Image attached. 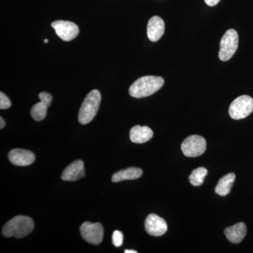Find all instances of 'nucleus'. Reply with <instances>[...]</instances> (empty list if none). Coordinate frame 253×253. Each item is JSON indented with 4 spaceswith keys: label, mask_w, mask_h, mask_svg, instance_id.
<instances>
[{
    "label": "nucleus",
    "mask_w": 253,
    "mask_h": 253,
    "mask_svg": "<svg viewBox=\"0 0 253 253\" xmlns=\"http://www.w3.org/2000/svg\"><path fill=\"white\" fill-rule=\"evenodd\" d=\"M164 84V79L159 76H144L136 80L130 86L129 93L136 99L147 97L159 90Z\"/></svg>",
    "instance_id": "nucleus-1"
},
{
    "label": "nucleus",
    "mask_w": 253,
    "mask_h": 253,
    "mask_svg": "<svg viewBox=\"0 0 253 253\" xmlns=\"http://www.w3.org/2000/svg\"><path fill=\"white\" fill-rule=\"evenodd\" d=\"M33 229L34 222L31 218L18 215L5 224L2 229V234L5 237L14 236L16 239H21L31 234Z\"/></svg>",
    "instance_id": "nucleus-2"
},
{
    "label": "nucleus",
    "mask_w": 253,
    "mask_h": 253,
    "mask_svg": "<svg viewBox=\"0 0 253 253\" xmlns=\"http://www.w3.org/2000/svg\"><path fill=\"white\" fill-rule=\"evenodd\" d=\"M101 95L99 91L94 89L86 96L78 114V121L82 125L88 124L94 119L99 111Z\"/></svg>",
    "instance_id": "nucleus-3"
},
{
    "label": "nucleus",
    "mask_w": 253,
    "mask_h": 253,
    "mask_svg": "<svg viewBox=\"0 0 253 253\" xmlns=\"http://www.w3.org/2000/svg\"><path fill=\"white\" fill-rule=\"evenodd\" d=\"M239 46V35L234 29H229L223 36L220 41L219 58L221 61H226L231 59Z\"/></svg>",
    "instance_id": "nucleus-4"
},
{
    "label": "nucleus",
    "mask_w": 253,
    "mask_h": 253,
    "mask_svg": "<svg viewBox=\"0 0 253 253\" xmlns=\"http://www.w3.org/2000/svg\"><path fill=\"white\" fill-rule=\"evenodd\" d=\"M253 111V99L248 95L236 98L229 106V113L231 118L241 120L248 117Z\"/></svg>",
    "instance_id": "nucleus-5"
},
{
    "label": "nucleus",
    "mask_w": 253,
    "mask_h": 253,
    "mask_svg": "<svg viewBox=\"0 0 253 253\" xmlns=\"http://www.w3.org/2000/svg\"><path fill=\"white\" fill-rule=\"evenodd\" d=\"M206 141L203 136H190L181 144V151L186 157H197L204 154L206 150Z\"/></svg>",
    "instance_id": "nucleus-6"
},
{
    "label": "nucleus",
    "mask_w": 253,
    "mask_h": 253,
    "mask_svg": "<svg viewBox=\"0 0 253 253\" xmlns=\"http://www.w3.org/2000/svg\"><path fill=\"white\" fill-rule=\"evenodd\" d=\"M81 233L84 241L92 245L101 244L104 238V228L100 223H83L81 226Z\"/></svg>",
    "instance_id": "nucleus-7"
},
{
    "label": "nucleus",
    "mask_w": 253,
    "mask_h": 253,
    "mask_svg": "<svg viewBox=\"0 0 253 253\" xmlns=\"http://www.w3.org/2000/svg\"><path fill=\"white\" fill-rule=\"evenodd\" d=\"M56 35L63 41H73L79 34V28L76 23L67 21H56L51 23Z\"/></svg>",
    "instance_id": "nucleus-8"
},
{
    "label": "nucleus",
    "mask_w": 253,
    "mask_h": 253,
    "mask_svg": "<svg viewBox=\"0 0 253 253\" xmlns=\"http://www.w3.org/2000/svg\"><path fill=\"white\" fill-rule=\"evenodd\" d=\"M145 229L149 235L161 236L168 231V224L163 218L155 214H150L145 220Z\"/></svg>",
    "instance_id": "nucleus-9"
},
{
    "label": "nucleus",
    "mask_w": 253,
    "mask_h": 253,
    "mask_svg": "<svg viewBox=\"0 0 253 253\" xmlns=\"http://www.w3.org/2000/svg\"><path fill=\"white\" fill-rule=\"evenodd\" d=\"M8 157L10 162L17 166H30L36 161L35 154L25 149H12L9 153Z\"/></svg>",
    "instance_id": "nucleus-10"
},
{
    "label": "nucleus",
    "mask_w": 253,
    "mask_h": 253,
    "mask_svg": "<svg viewBox=\"0 0 253 253\" xmlns=\"http://www.w3.org/2000/svg\"><path fill=\"white\" fill-rule=\"evenodd\" d=\"M84 176V163L81 160L71 163L61 174V179L64 181H75Z\"/></svg>",
    "instance_id": "nucleus-11"
},
{
    "label": "nucleus",
    "mask_w": 253,
    "mask_h": 253,
    "mask_svg": "<svg viewBox=\"0 0 253 253\" xmlns=\"http://www.w3.org/2000/svg\"><path fill=\"white\" fill-rule=\"evenodd\" d=\"M165 33V23L159 16L150 18L147 26L148 38L151 42H157L162 38Z\"/></svg>",
    "instance_id": "nucleus-12"
},
{
    "label": "nucleus",
    "mask_w": 253,
    "mask_h": 253,
    "mask_svg": "<svg viewBox=\"0 0 253 253\" xmlns=\"http://www.w3.org/2000/svg\"><path fill=\"white\" fill-rule=\"evenodd\" d=\"M153 136L154 132L152 129L147 126H133L129 131L130 140L135 144H144L147 142Z\"/></svg>",
    "instance_id": "nucleus-13"
},
{
    "label": "nucleus",
    "mask_w": 253,
    "mask_h": 253,
    "mask_svg": "<svg viewBox=\"0 0 253 253\" xmlns=\"http://www.w3.org/2000/svg\"><path fill=\"white\" fill-rule=\"evenodd\" d=\"M246 233L247 229L244 222L237 223L234 226L226 228L224 230L226 239L232 244H239L243 241L246 235Z\"/></svg>",
    "instance_id": "nucleus-14"
},
{
    "label": "nucleus",
    "mask_w": 253,
    "mask_h": 253,
    "mask_svg": "<svg viewBox=\"0 0 253 253\" xmlns=\"http://www.w3.org/2000/svg\"><path fill=\"white\" fill-rule=\"evenodd\" d=\"M143 174L142 169L137 168H129L115 173L111 178L113 182L136 179Z\"/></svg>",
    "instance_id": "nucleus-15"
},
{
    "label": "nucleus",
    "mask_w": 253,
    "mask_h": 253,
    "mask_svg": "<svg viewBox=\"0 0 253 253\" xmlns=\"http://www.w3.org/2000/svg\"><path fill=\"white\" fill-rule=\"evenodd\" d=\"M236 175L234 173H229L225 176L221 177L218 181L217 185L215 187L216 194L221 196H225L230 193L233 184L235 181Z\"/></svg>",
    "instance_id": "nucleus-16"
},
{
    "label": "nucleus",
    "mask_w": 253,
    "mask_h": 253,
    "mask_svg": "<svg viewBox=\"0 0 253 253\" xmlns=\"http://www.w3.org/2000/svg\"><path fill=\"white\" fill-rule=\"evenodd\" d=\"M208 174V169L205 168H199L194 169L189 176V181L192 185L199 186L202 185L205 177Z\"/></svg>",
    "instance_id": "nucleus-17"
},
{
    "label": "nucleus",
    "mask_w": 253,
    "mask_h": 253,
    "mask_svg": "<svg viewBox=\"0 0 253 253\" xmlns=\"http://www.w3.org/2000/svg\"><path fill=\"white\" fill-rule=\"evenodd\" d=\"M48 106L43 104L42 101L37 103L31 109V114L32 118L36 121H41L46 118L47 114Z\"/></svg>",
    "instance_id": "nucleus-18"
},
{
    "label": "nucleus",
    "mask_w": 253,
    "mask_h": 253,
    "mask_svg": "<svg viewBox=\"0 0 253 253\" xmlns=\"http://www.w3.org/2000/svg\"><path fill=\"white\" fill-rule=\"evenodd\" d=\"M113 244L116 247L122 246L123 242V234L121 231H115L112 236Z\"/></svg>",
    "instance_id": "nucleus-19"
},
{
    "label": "nucleus",
    "mask_w": 253,
    "mask_h": 253,
    "mask_svg": "<svg viewBox=\"0 0 253 253\" xmlns=\"http://www.w3.org/2000/svg\"><path fill=\"white\" fill-rule=\"evenodd\" d=\"M11 101L7 96L3 92H0V109H7L11 107Z\"/></svg>",
    "instance_id": "nucleus-20"
},
{
    "label": "nucleus",
    "mask_w": 253,
    "mask_h": 253,
    "mask_svg": "<svg viewBox=\"0 0 253 253\" xmlns=\"http://www.w3.org/2000/svg\"><path fill=\"white\" fill-rule=\"evenodd\" d=\"M39 98L43 104L49 107L50 105L51 104V101H52V96L49 93L42 91V92L40 93Z\"/></svg>",
    "instance_id": "nucleus-21"
},
{
    "label": "nucleus",
    "mask_w": 253,
    "mask_h": 253,
    "mask_svg": "<svg viewBox=\"0 0 253 253\" xmlns=\"http://www.w3.org/2000/svg\"><path fill=\"white\" fill-rule=\"evenodd\" d=\"M220 0H205L206 4L210 6H214L217 5Z\"/></svg>",
    "instance_id": "nucleus-22"
},
{
    "label": "nucleus",
    "mask_w": 253,
    "mask_h": 253,
    "mask_svg": "<svg viewBox=\"0 0 253 253\" xmlns=\"http://www.w3.org/2000/svg\"><path fill=\"white\" fill-rule=\"evenodd\" d=\"M0 123H1V125H0V128H1V129H3L5 126V121L1 117L0 118Z\"/></svg>",
    "instance_id": "nucleus-23"
},
{
    "label": "nucleus",
    "mask_w": 253,
    "mask_h": 253,
    "mask_svg": "<svg viewBox=\"0 0 253 253\" xmlns=\"http://www.w3.org/2000/svg\"><path fill=\"white\" fill-rule=\"evenodd\" d=\"M124 252L125 253H137V251H134V250H126Z\"/></svg>",
    "instance_id": "nucleus-24"
},
{
    "label": "nucleus",
    "mask_w": 253,
    "mask_h": 253,
    "mask_svg": "<svg viewBox=\"0 0 253 253\" xmlns=\"http://www.w3.org/2000/svg\"><path fill=\"white\" fill-rule=\"evenodd\" d=\"M49 42V41H48V40H47V39H45V40H44V43H47V42Z\"/></svg>",
    "instance_id": "nucleus-25"
}]
</instances>
